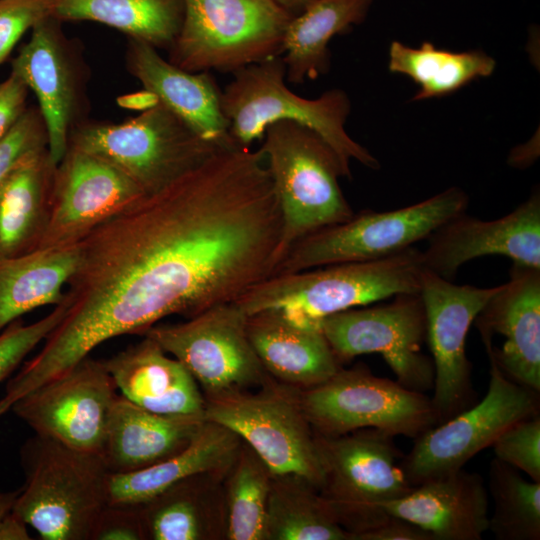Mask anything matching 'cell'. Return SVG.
<instances>
[{
  "label": "cell",
  "mask_w": 540,
  "mask_h": 540,
  "mask_svg": "<svg viewBox=\"0 0 540 540\" xmlns=\"http://www.w3.org/2000/svg\"><path fill=\"white\" fill-rule=\"evenodd\" d=\"M282 214L260 150L221 149L82 240L66 314L19 372L29 390L98 345L236 301L278 265Z\"/></svg>",
  "instance_id": "1"
},
{
  "label": "cell",
  "mask_w": 540,
  "mask_h": 540,
  "mask_svg": "<svg viewBox=\"0 0 540 540\" xmlns=\"http://www.w3.org/2000/svg\"><path fill=\"white\" fill-rule=\"evenodd\" d=\"M424 269L422 252L414 246L382 259L275 274L234 302L247 315L276 310L298 325L320 328L333 314L420 292Z\"/></svg>",
  "instance_id": "2"
},
{
  "label": "cell",
  "mask_w": 540,
  "mask_h": 540,
  "mask_svg": "<svg viewBox=\"0 0 540 540\" xmlns=\"http://www.w3.org/2000/svg\"><path fill=\"white\" fill-rule=\"evenodd\" d=\"M20 461L25 482L12 510L43 540H91L109 504L111 473L102 456L35 434Z\"/></svg>",
  "instance_id": "3"
},
{
  "label": "cell",
  "mask_w": 540,
  "mask_h": 540,
  "mask_svg": "<svg viewBox=\"0 0 540 540\" xmlns=\"http://www.w3.org/2000/svg\"><path fill=\"white\" fill-rule=\"evenodd\" d=\"M221 105L234 143L243 148L263 138L266 128L289 120L313 130L334 150L351 172V160L377 170L380 163L345 129L351 101L341 89L325 91L315 99L301 97L286 84L282 56L246 66L233 73L222 90Z\"/></svg>",
  "instance_id": "4"
},
{
  "label": "cell",
  "mask_w": 540,
  "mask_h": 540,
  "mask_svg": "<svg viewBox=\"0 0 540 540\" xmlns=\"http://www.w3.org/2000/svg\"><path fill=\"white\" fill-rule=\"evenodd\" d=\"M263 139L259 150L282 214L279 265L301 238L353 216L339 184L352 174L322 137L299 123L277 121L266 128Z\"/></svg>",
  "instance_id": "5"
},
{
  "label": "cell",
  "mask_w": 540,
  "mask_h": 540,
  "mask_svg": "<svg viewBox=\"0 0 540 540\" xmlns=\"http://www.w3.org/2000/svg\"><path fill=\"white\" fill-rule=\"evenodd\" d=\"M68 147L108 161L146 195L225 149L200 137L159 102L121 123L81 122L72 130Z\"/></svg>",
  "instance_id": "6"
},
{
  "label": "cell",
  "mask_w": 540,
  "mask_h": 540,
  "mask_svg": "<svg viewBox=\"0 0 540 540\" xmlns=\"http://www.w3.org/2000/svg\"><path fill=\"white\" fill-rule=\"evenodd\" d=\"M168 61L189 72L234 73L281 55L293 17L275 0H183Z\"/></svg>",
  "instance_id": "7"
},
{
  "label": "cell",
  "mask_w": 540,
  "mask_h": 540,
  "mask_svg": "<svg viewBox=\"0 0 540 540\" xmlns=\"http://www.w3.org/2000/svg\"><path fill=\"white\" fill-rule=\"evenodd\" d=\"M468 204L467 193L453 186L403 208L354 213L298 240L273 275L395 255L426 240L446 221L466 212Z\"/></svg>",
  "instance_id": "8"
},
{
  "label": "cell",
  "mask_w": 540,
  "mask_h": 540,
  "mask_svg": "<svg viewBox=\"0 0 540 540\" xmlns=\"http://www.w3.org/2000/svg\"><path fill=\"white\" fill-rule=\"evenodd\" d=\"M315 437L323 469L319 493L355 540L387 520L384 506L413 488L402 468L403 456L393 435L372 428Z\"/></svg>",
  "instance_id": "9"
},
{
  "label": "cell",
  "mask_w": 540,
  "mask_h": 540,
  "mask_svg": "<svg viewBox=\"0 0 540 540\" xmlns=\"http://www.w3.org/2000/svg\"><path fill=\"white\" fill-rule=\"evenodd\" d=\"M204 418L234 432L273 475H294L318 491L323 484L315 432L305 417L298 389L270 379L247 390L205 400Z\"/></svg>",
  "instance_id": "10"
},
{
  "label": "cell",
  "mask_w": 540,
  "mask_h": 540,
  "mask_svg": "<svg viewBox=\"0 0 540 540\" xmlns=\"http://www.w3.org/2000/svg\"><path fill=\"white\" fill-rule=\"evenodd\" d=\"M301 409L316 434L336 436L372 428L417 438L438 424L431 398L367 367H341L325 382L298 389Z\"/></svg>",
  "instance_id": "11"
},
{
  "label": "cell",
  "mask_w": 540,
  "mask_h": 540,
  "mask_svg": "<svg viewBox=\"0 0 540 540\" xmlns=\"http://www.w3.org/2000/svg\"><path fill=\"white\" fill-rule=\"evenodd\" d=\"M247 316L235 302L222 303L182 323L154 325L143 336L181 362L208 400L273 378L249 340Z\"/></svg>",
  "instance_id": "12"
},
{
  "label": "cell",
  "mask_w": 540,
  "mask_h": 540,
  "mask_svg": "<svg viewBox=\"0 0 540 540\" xmlns=\"http://www.w3.org/2000/svg\"><path fill=\"white\" fill-rule=\"evenodd\" d=\"M320 329L341 364L378 353L404 387L425 394L433 389V361L423 352L426 316L420 292L333 314L321 321Z\"/></svg>",
  "instance_id": "13"
},
{
  "label": "cell",
  "mask_w": 540,
  "mask_h": 540,
  "mask_svg": "<svg viewBox=\"0 0 540 540\" xmlns=\"http://www.w3.org/2000/svg\"><path fill=\"white\" fill-rule=\"evenodd\" d=\"M488 360L490 380L482 400L419 435L403 456L412 486L464 468L509 426L539 413V393L512 381Z\"/></svg>",
  "instance_id": "14"
},
{
  "label": "cell",
  "mask_w": 540,
  "mask_h": 540,
  "mask_svg": "<svg viewBox=\"0 0 540 540\" xmlns=\"http://www.w3.org/2000/svg\"><path fill=\"white\" fill-rule=\"evenodd\" d=\"M116 391L103 361L87 356L19 398L10 410L35 434L101 455Z\"/></svg>",
  "instance_id": "15"
},
{
  "label": "cell",
  "mask_w": 540,
  "mask_h": 540,
  "mask_svg": "<svg viewBox=\"0 0 540 540\" xmlns=\"http://www.w3.org/2000/svg\"><path fill=\"white\" fill-rule=\"evenodd\" d=\"M498 286L458 285L424 269L420 295L435 372L431 401L438 424L472 405V365L466 355V338L475 317Z\"/></svg>",
  "instance_id": "16"
},
{
  "label": "cell",
  "mask_w": 540,
  "mask_h": 540,
  "mask_svg": "<svg viewBox=\"0 0 540 540\" xmlns=\"http://www.w3.org/2000/svg\"><path fill=\"white\" fill-rule=\"evenodd\" d=\"M144 195L116 166L68 147L55 168L47 219L36 248L76 244Z\"/></svg>",
  "instance_id": "17"
},
{
  "label": "cell",
  "mask_w": 540,
  "mask_h": 540,
  "mask_svg": "<svg viewBox=\"0 0 540 540\" xmlns=\"http://www.w3.org/2000/svg\"><path fill=\"white\" fill-rule=\"evenodd\" d=\"M61 23L50 16L38 21L11 64L38 100L54 165L64 157L72 130L83 122L84 104L83 63Z\"/></svg>",
  "instance_id": "18"
},
{
  "label": "cell",
  "mask_w": 540,
  "mask_h": 540,
  "mask_svg": "<svg viewBox=\"0 0 540 540\" xmlns=\"http://www.w3.org/2000/svg\"><path fill=\"white\" fill-rule=\"evenodd\" d=\"M422 252L424 268L453 281L459 268L475 258L501 255L540 269V193L494 220L462 212L439 226Z\"/></svg>",
  "instance_id": "19"
},
{
  "label": "cell",
  "mask_w": 540,
  "mask_h": 540,
  "mask_svg": "<svg viewBox=\"0 0 540 540\" xmlns=\"http://www.w3.org/2000/svg\"><path fill=\"white\" fill-rule=\"evenodd\" d=\"M482 340L494 335L499 346L485 348L488 359L509 379L540 392V269L512 263L474 319Z\"/></svg>",
  "instance_id": "20"
},
{
  "label": "cell",
  "mask_w": 540,
  "mask_h": 540,
  "mask_svg": "<svg viewBox=\"0 0 540 540\" xmlns=\"http://www.w3.org/2000/svg\"><path fill=\"white\" fill-rule=\"evenodd\" d=\"M128 71L144 90L205 140L239 147L229 134L221 105L222 90L210 72H189L165 60L150 44L128 38Z\"/></svg>",
  "instance_id": "21"
},
{
  "label": "cell",
  "mask_w": 540,
  "mask_h": 540,
  "mask_svg": "<svg viewBox=\"0 0 540 540\" xmlns=\"http://www.w3.org/2000/svg\"><path fill=\"white\" fill-rule=\"evenodd\" d=\"M384 510L426 530L434 540H481L489 525L484 480L464 468L413 486Z\"/></svg>",
  "instance_id": "22"
},
{
  "label": "cell",
  "mask_w": 540,
  "mask_h": 540,
  "mask_svg": "<svg viewBox=\"0 0 540 540\" xmlns=\"http://www.w3.org/2000/svg\"><path fill=\"white\" fill-rule=\"evenodd\" d=\"M205 421L203 414L151 412L118 394L101 456L111 474H126L154 466L186 448Z\"/></svg>",
  "instance_id": "23"
},
{
  "label": "cell",
  "mask_w": 540,
  "mask_h": 540,
  "mask_svg": "<svg viewBox=\"0 0 540 540\" xmlns=\"http://www.w3.org/2000/svg\"><path fill=\"white\" fill-rule=\"evenodd\" d=\"M121 396L164 415L203 414L205 399L190 372L153 339H144L104 360Z\"/></svg>",
  "instance_id": "24"
},
{
  "label": "cell",
  "mask_w": 540,
  "mask_h": 540,
  "mask_svg": "<svg viewBox=\"0 0 540 540\" xmlns=\"http://www.w3.org/2000/svg\"><path fill=\"white\" fill-rule=\"evenodd\" d=\"M246 328L261 364L280 383L310 388L342 367L320 328L298 325L279 311L248 315Z\"/></svg>",
  "instance_id": "25"
},
{
  "label": "cell",
  "mask_w": 540,
  "mask_h": 540,
  "mask_svg": "<svg viewBox=\"0 0 540 540\" xmlns=\"http://www.w3.org/2000/svg\"><path fill=\"white\" fill-rule=\"evenodd\" d=\"M228 468L186 477L138 504L145 540L225 539Z\"/></svg>",
  "instance_id": "26"
},
{
  "label": "cell",
  "mask_w": 540,
  "mask_h": 540,
  "mask_svg": "<svg viewBox=\"0 0 540 540\" xmlns=\"http://www.w3.org/2000/svg\"><path fill=\"white\" fill-rule=\"evenodd\" d=\"M242 440L229 429L205 421L177 455L154 466L126 474H111L109 504L138 505L186 477L224 470L234 460Z\"/></svg>",
  "instance_id": "27"
},
{
  "label": "cell",
  "mask_w": 540,
  "mask_h": 540,
  "mask_svg": "<svg viewBox=\"0 0 540 540\" xmlns=\"http://www.w3.org/2000/svg\"><path fill=\"white\" fill-rule=\"evenodd\" d=\"M79 258L76 243L0 259V333L25 313L60 304Z\"/></svg>",
  "instance_id": "28"
},
{
  "label": "cell",
  "mask_w": 540,
  "mask_h": 540,
  "mask_svg": "<svg viewBox=\"0 0 540 540\" xmlns=\"http://www.w3.org/2000/svg\"><path fill=\"white\" fill-rule=\"evenodd\" d=\"M374 0H313L293 16L286 28L281 56L286 81L296 85L315 80L330 68L329 43L361 24Z\"/></svg>",
  "instance_id": "29"
},
{
  "label": "cell",
  "mask_w": 540,
  "mask_h": 540,
  "mask_svg": "<svg viewBox=\"0 0 540 540\" xmlns=\"http://www.w3.org/2000/svg\"><path fill=\"white\" fill-rule=\"evenodd\" d=\"M55 168L45 149L0 180V259L37 247L47 219Z\"/></svg>",
  "instance_id": "30"
},
{
  "label": "cell",
  "mask_w": 540,
  "mask_h": 540,
  "mask_svg": "<svg viewBox=\"0 0 540 540\" xmlns=\"http://www.w3.org/2000/svg\"><path fill=\"white\" fill-rule=\"evenodd\" d=\"M48 16L63 21H93L169 49L184 16L183 0H44Z\"/></svg>",
  "instance_id": "31"
},
{
  "label": "cell",
  "mask_w": 540,
  "mask_h": 540,
  "mask_svg": "<svg viewBox=\"0 0 540 540\" xmlns=\"http://www.w3.org/2000/svg\"><path fill=\"white\" fill-rule=\"evenodd\" d=\"M495 68V59L480 50L452 52L427 41L419 48L400 41H392L389 47V71L405 75L419 86L414 101L451 94L475 79L490 76Z\"/></svg>",
  "instance_id": "32"
},
{
  "label": "cell",
  "mask_w": 540,
  "mask_h": 540,
  "mask_svg": "<svg viewBox=\"0 0 540 540\" xmlns=\"http://www.w3.org/2000/svg\"><path fill=\"white\" fill-rule=\"evenodd\" d=\"M266 540H351L319 491L294 475H273Z\"/></svg>",
  "instance_id": "33"
},
{
  "label": "cell",
  "mask_w": 540,
  "mask_h": 540,
  "mask_svg": "<svg viewBox=\"0 0 540 540\" xmlns=\"http://www.w3.org/2000/svg\"><path fill=\"white\" fill-rule=\"evenodd\" d=\"M272 473L243 441L224 479L227 540H266Z\"/></svg>",
  "instance_id": "34"
},
{
  "label": "cell",
  "mask_w": 540,
  "mask_h": 540,
  "mask_svg": "<svg viewBox=\"0 0 540 540\" xmlns=\"http://www.w3.org/2000/svg\"><path fill=\"white\" fill-rule=\"evenodd\" d=\"M494 458L488 487L493 501L488 530L499 540L540 539V482Z\"/></svg>",
  "instance_id": "35"
},
{
  "label": "cell",
  "mask_w": 540,
  "mask_h": 540,
  "mask_svg": "<svg viewBox=\"0 0 540 540\" xmlns=\"http://www.w3.org/2000/svg\"><path fill=\"white\" fill-rule=\"evenodd\" d=\"M495 458L540 482V415L519 420L491 445Z\"/></svg>",
  "instance_id": "36"
},
{
  "label": "cell",
  "mask_w": 540,
  "mask_h": 540,
  "mask_svg": "<svg viewBox=\"0 0 540 540\" xmlns=\"http://www.w3.org/2000/svg\"><path fill=\"white\" fill-rule=\"evenodd\" d=\"M65 299L40 320L23 325L18 320L0 333V382L57 327L66 314Z\"/></svg>",
  "instance_id": "37"
},
{
  "label": "cell",
  "mask_w": 540,
  "mask_h": 540,
  "mask_svg": "<svg viewBox=\"0 0 540 540\" xmlns=\"http://www.w3.org/2000/svg\"><path fill=\"white\" fill-rule=\"evenodd\" d=\"M48 149L46 127L38 108H27L0 140V180L29 156Z\"/></svg>",
  "instance_id": "38"
},
{
  "label": "cell",
  "mask_w": 540,
  "mask_h": 540,
  "mask_svg": "<svg viewBox=\"0 0 540 540\" xmlns=\"http://www.w3.org/2000/svg\"><path fill=\"white\" fill-rule=\"evenodd\" d=\"M47 16L44 0H0V64L24 33Z\"/></svg>",
  "instance_id": "39"
},
{
  "label": "cell",
  "mask_w": 540,
  "mask_h": 540,
  "mask_svg": "<svg viewBox=\"0 0 540 540\" xmlns=\"http://www.w3.org/2000/svg\"><path fill=\"white\" fill-rule=\"evenodd\" d=\"M91 540H145L139 505L108 504L96 521Z\"/></svg>",
  "instance_id": "40"
},
{
  "label": "cell",
  "mask_w": 540,
  "mask_h": 540,
  "mask_svg": "<svg viewBox=\"0 0 540 540\" xmlns=\"http://www.w3.org/2000/svg\"><path fill=\"white\" fill-rule=\"evenodd\" d=\"M28 90L21 78L12 71L0 82V140L9 133L26 111Z\"/></svg>",
  "instance_id": "41"
},
{
  "label": "cell",
  "mask_w": 540,
  "mask_h": 540,
  "mask_svg": "<svg viewBox=\"0 0 540 540\" xmlns=\"http://www.w3.org/2000/svg\"><path fill=\"white\" fill-rule=\"evenodd\" d=\"M355 540H434V538L417 525L390 516L380 525L357 535Z\"/></svg>",
  "instance_id": "42"
},
{
  "label": "cell",
  "mask_w": 540,
  "mask_h": 540,
  "mask_svg": "<svg viewBox=\"0 0 540 540\" xmlns=\"http://www.w3.org/2000/svg\"><path fill=\"white\" fill-rule=\"evenodd\" d=\"M28 524L13 510L0 520V540H29Z\"/></svg>",
  "instance_id": "43"
},
{
  "label": "cell",
  "mask_w": 540,
  "mask_h": 540,
  "mask_svg": "<svg viewBox=\"0 0 540 540\" xmlns=\"http://www.w3.org/2000/svg\"><path fill=\"white\" fill-rule=\"evenodd\" d=\"M539 149L535 143H528L511 151L508 162L511 166L525 168L531 165L538 157Z\"/></svg>",
  "instance_id": "44"
},
{
  "label": "cell",
  "mask_w": 540,
  "mask_h": 540,
  "mask_svg": "<svg viewBox=\"0 0 540 540\" xmlns=\"http://www.w3.org/2000/svg\"><path fill=\"white\" fill-rule=\"evenodd\" d=\"M20 489L9 492L0 491V520L12 511Z\"/></svg>",
  "instance_id": "45"
},
{
  "label": "cell",
  "mask_w": 540,
  "mask_h": 540,
  "mask_svg": "<svg viewBox=\"0 0 540 540\" xmlns=\"http://www.w3.org/2000/svg\"><path fill=\"white\" fill-rule=\"evenodd\" d=\"M282 8L295 16L302 12L313 0H275Z\"/></svg>",
  "instance_id": "46"
}]
</instances>
